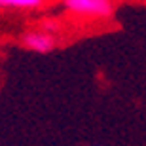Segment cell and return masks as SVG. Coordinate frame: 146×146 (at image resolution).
Returning a JSON list of instances; mask_svg holds the SVG:
<instances>
[{
	"mask_svg": "<svg viewBox=\"0 0 146 146\" xmlns=\"http://www.w3.org/2000/svg\"><path fill=\"white\" fill-rule=\"evenodd\" d=\"M46 0H0V8L4 10H36L44 6Z\"/></svg>",
	"mask_w": 146,
	"mask_h": 146,
	"instance_id": "cell-3",
	"label": "cell"
},
{
	"mask_svg": "<svg viewBox=\"0 0 146 146\" xmlns=\"http://www.w3.org/2000/svg\"><path fill=\"white\" fill-rule=\"evenodd\" d=\"M61 4L72 15H84L91 19H108L116 10L114 0H61Z\"/></svg>",
	"mask_w": 146,
	"mask_h": 146,
	"instance_id": "cell-1",
	"label": "cell"
},
{
	"mask_svg": "<svg viewBox=\"0 0 146 146\" xmlns=\"http://www.w3.org/2000/svg\"><path fill=\"white\" fill-rule=\"evenodd\" d=\"M23 48L34 53H49L57 48V38L49 31H27L21 34Z\"/></svg>",
	"mask_w": 146,
	"mask_h": 146,
	"instance_id": "cell-2",
	"label": "cell"
}]
</instances>
